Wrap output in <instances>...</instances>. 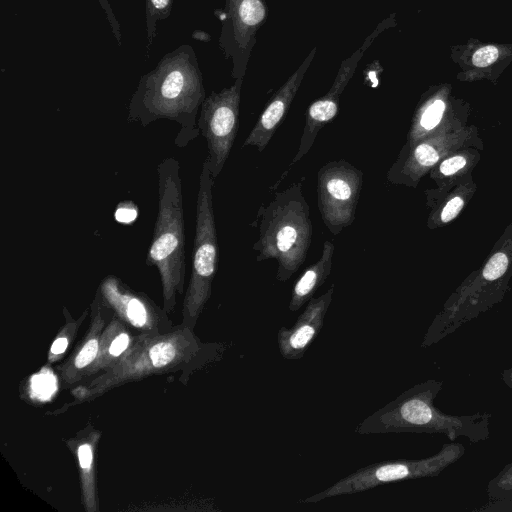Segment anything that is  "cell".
I'll use <instances>...</instances> for the list:
<instances>
[{"label": "cell", "instance_id": "1", "mask_svg": "<svg viewBox=\"0 0 512 512\" xmlns=\"http://www.w3.org/2000/svg\"><path fill=\"white\" fill-rule=\"evenodd\" d=\"M206 98L193 47L182 44L166 53L140 77L127 105V121L147 127L157 120L179 124L175 145L185 148L200 135L197 116Z\"/></svg>", "mask_w": 512, "mask_h": 512}, {"label": "cell", "instance_id": "2", "mask_svg": "<svg viewBox=\"0 0 512 512\" xmlns=\"http://www.w3.org/2000/svg\"><path fill=\"white\" fill-rule=\"evenodd\" d=\"M443 381L428 379L402 392L394 400L366 417L355 428L360 435L386 433L444 434L455 441L465 437L470 442L485 441L490 436V419L486 412L450 415L434 405Z\"/></svg>", "mask_w": 512, "mask_h": 512}, {"label": "cell", "instance_id": "3", "mask_svg": "<svg viewBox=\"0 0 512 512\" xmlns=\"http://www.w3.org/2000/svg\"><path fill=\"white\" fill-rule=\"evenodd\" d=\"M259 238L253 245L256 260L274 259L276 279L287 281L306 259L311 239L310 209L298 181L277 192L257 213Z\"/></svg>", "mask_w": 512, "mask_h": 512}, {"label": "cell", "instance_id": "4", "mask_svg": "<svg viewBox=\"0 0 512 512\" xmlns=\"http://www.w3.org/2000/svg\"><path fill=\"white\" fill-rule=\"evenodd\" d=\"M158 213L146 264L160 274L166 299L182 290L185 277V227L180 165L174 157L157 165Z\"/></svg>", "mask_w": 512, "mask_h": 512}, {"label": "cell", "instance_id": "5", "mask_svg": "<svg viewBox=\"0 0 512 512\" xmlns=\"http://www.w3.org/2000/svg\"><path fill=\"white\" fill-rule=\"evenodd\" d=\"M464 453L465 447L459 442L452 441L444 444L436 454L426 458L372 463L338 480L332 486L299 500V503L313 504L336 496L367 491L387 483L436 477L455 464Z\"/></svg>", "mask_w": 512, "mask_h": 512}, {"label": "cell", "instance_id": "6", "mask_svg": "<svg viewBox=\"0 0 512 512\" xmlns=\"http://www.w3.org/2000/svg\"><path fill=\"white\" fill-rule=\"evenodd\" d=\"M214 181L204 160L199 177L192 273L187 296L191 309L200 308L209 298L212 280L218 267L219 248L212 201Z\"/></svg>", "mask_w": 512, "mask_h": 512}, {"label": "cell", "instance_id": "7", "mask_svg": "<svg viewBox=\"0 0 512 512\" xmlns=\"http://www.w3.org/2000/svg\"><path fill=\"white\" fill-rule=\"evenodd\" d=\"M243 80L235 79L231 86L211 92L199 111L197 126L207 143L205 161L214 179L222 171L237 135Z\"/></svg>", "mask_w": 512, "mask_h": 512}, {"label": "cell", "instance_id": "8", "mask_svg": "<svg viewBox=\"0 0 512 512\" xmlns=\"http://www.w3.org/2000/svg\"><path fill=\"white\" fill-rule=\"evenodd\" d=\"M362 185L363 172L345 160L328 162L319 169L318 209L333 235L353 223Z\"/></svg>", "mask_w": 512, "mask_h": 512}, {"label": "cell", "instance_id": "9", "mask_svg": "<svg viewBox=\"0 0 512 512\" xmlns=\"http://www.w3.org/2000/svg\"><path fill=\"white\" fill-rule=\"evenodd\" d=\"M268 9L264 0H226L219 46L232 61V78H244L256 43V33L265 22Z\"/></svg>", "mask_w": 512, "mask_h": 512}, {"label": "cell", "instance_id": "10", "mask_svg": "<svg viewBox=\"0 0 512 512\" xmlns=\"http://www.w3.org/2000/svg\"><path fill=\"white\" fill-rule=\"evenodd\" d=\"M315 55L316 47L310 51L296 71L269 100L245 139L243 147L254 146L259 152L266 148L277 128L283 122Z\"/></svg>", "mask_w": 512, "mask_h": 512}, {"label": "cell", "instance_id": "11", "mask_svg": "<svg viewBox=\"0 0 512 512\" xmlns=\"http://www.w3.org/2000/svg\"><path fill=\"white\" fill-rule=\"evenodd\" d=\"M333 292L334 285L319 297L312 298L292 327L279 329L277 344L284 359L300 360L304 356L323 327Z\"/></svg>", "mask_w": 512, "mask_h": 512}, {"label": "cell", "instance_id": "12", "mask_svg": "<svg viewBox=\"0 0 512 512\" xmlns=\"http://www.w3.org/2000/svg\"><path fill=\"white\" fill-rule=\"evenodd\" d=\"M334 249L333 242L325 241L319 260L307 267L298 278L288 306L291 312L298 311L305 303L309 302L317 289L329 277L332 271Z\"/></svg>", "mask_w": 512, "mask_h": 512}, {"label": "cell", "instance_id": "13", "mask_svg": "<svg viewBox=\"0 0 512 512\" xmlns=\"http://www.w3.org/2000/svg\"><path fill=\"white\" fill-rule=\"evenodd\" d=\"M174 0H145V28L147 48L157 35L158 23L169 18Z\"/></svg>", "mask_w": 512, "mask_h": 512}, {"label": "cell", "instance_id": "14", "mask_svg": "<svg viewBox=\"0 0 512 512\" xmlns=\"http://www.w3.org/2000/svg\"><path fill=\"white\" fill-rule=\"evenodd\" d=\"M486 492L489 502L512 497V462L488 482Z\"/></svg>", "mask_w": 512, "mask_h": 512}, {"label": "cell", "instance_id": "15", "mask_svg": "<svg viewBox=\"0 0 512 512\" xmlns=\"http://www.w3.org/2000/svg\"><path fill=\"white\" fill-rule=\"evenodd\" d=\"M411 159L415 167L425 168L434 165L439 159V154L431 144L423 142L413 149Z\"/></svg>", "mask_w": 512, "mask_h": 512}, {"label": "cell", "instance_id": "16", "mask_svg": "<svg viewBox=\"0 0 512 512\" xmlns=\"http://www.w3.org/2000/svg\"><path fill=\"white\" fill-rule=\"evenodd\" d=\"M444 108V102L440 99L428 105L420 115L419 126L426 131L433 129L440 122Z\"/></svg>", "mask_w": 512, "mask_h": 512}, {"label": "cell", "instance_id": "17", "mask_svg": "<svg viewBox=\"0 0 512 512\" xmlns=\"http://www.w3.org/2000/svg\"><path fill=\"white\" fill-rule=\"evenodd\" d=\"M508 258L502 253L494 254L485 265L482 276L487 281H494L500 278L507 270Z\"/></svg>", "mask_w": 512, "mask_h": 512}, {"label": "cell", "instance_id": "18", "mask_svg": "<svg viewBox=\"0 0 512 512\" xmlns=\"http://www.w3.org/2000/svg\"><path fill=\"white\" fill-rule=\"evenodd\" d=\"M175 348L171 343L162 342L155 344L149 351L152 364L156 368L167 365L175 357Z\"/></svg>", "mask_w": 512, "mask_h": 512}, {"label": "cell", "instance_id": "19", "mask_svg": "<svg viewBox=\"0 0 512 512\" xmlns=\"http://www.w3.org/2000/svg\"><path fill=\"white\" fill-rule=\"evenodd\" d=\"M31 388L39 398H48L56 389V380L51 373L36 375L31 380Z\"/></svg>", "mask_w": 512, "mask_h": 512}, {"label": "cell", "instance_id": "20", "mask_svg": "<svg viewBox=\"0 0 512 512\" xmlns=\"http://www.w3.org/2000/svg\"><path fill=\"white\" fill-rule=\"evenodd\" d=\"M498 58V49L495 46L479 48L472 56V63L477 67H486Z\"/></svg>", "mask_w": 512, "mask_h": 512}, {"label": "cell", "instance_id": "21", "mask_svg": "<svg viewBox=\"0 0 512 512\" xmlns=\"http://www.w3.org/2000/svg\"><path fill=\"white\" fill-rule=\"evenodd\" d=\"M98 350V342L96 339L89 340L78 353L75 359V365L83 368L88 365L96 356Z\"/></svg>", "mask_w": 512, "mask_h": 512}, {"label": "cell", "instance_id": "22", "mask_svg": "<svg viewBox=\"0 0 512 512\" xmlns=\"http://www.w3.org/2000/svg\"><path fill=\"white\" fill-rule=\"evenodd\" d=\"M98 2L101 5V8L103 9V11L105 13L107 21L109 22L113 36L115 37L118 45L121 46L122 36H121L120 24H119L118 20L116 19V16H115L108 0H98Z\"/></svg>", "mask_w": 512, "mask_h": 512}, {"label": "cell", "instance_id": "23", "mask_svg": "<svg viewBox=\"0 0 512 512\" xmlns=\"http://www.w3.org/2000/svg\"><path fill=\"white\" fill-rule=\"evenodd\" d=\"M137 217V207L131 201H125L119 203L116 212L115 218L118 222L121 223H131Z\"/></svg>", "mask_w": 512, "mask_h": 512}, {"label": "cell", "instance_id": "24", "mask_svg": "<svg viewBox=\"0 0 512 512\" xmlns=\"http://www.w3.org/2000/svg\"><path fill=\"white\" fill-rule=\"evenodd\" d=\"M463 200L460 197L452 198L443 208L441 213V220L449 222L455 218L463 207Z\"/></svg>", "mask_w": 512, "mask_h": 512}, {"label": "cell", "instance_id": "25", "mask_svg": "<svg viewBox=\"0 0 512 512\" xmlns=\"http://www.w3.org/2000/svg\"><path fill=\"white\" fill-rule=\"evenodd\" d=\"M465 164L466 160L464 157L454 156L442 162V164L440 165V172L443 175H452L461 168H463Z\"/></svg>", "mask_w": 512, "mask_h": 512}, {"label": "cell", "instance_id": "26", "mask_svg": "<svg viewBox=\"0 0 512 512\" xmlns=\"http://www.w3.org/2000/svg\"><path fill=\"white\" fill-rule=\"evenodd\" d=\"M128 344L129 337L126 334H121L112 341L109 353L113 356H118L127 348Z\"/></svg>", "mask_w": 512, "mask_h": 512}, {"label": "cell", "instance_id": "27", "mask_svg": "<svg viewBox=\"0 0 512 512\" xmlns=\"http://www.w3.org/2000/svg\"><path fill=\"white\" fill-rule=\"evenodd\" d=\"M80 466L83 469H89L92 461V452L88 444H83L78 449Z\"/></svg>", "mask_w": 512, "mask_h": 512}, {"label": "cell", "instance_id": "28", "mask_svg": "<svg viewBox=\"0 0 512 512\" xmlns=\"http://www.w3.org/2000/svg\"><path fill=\"white\" fill-rule=\"evenodd\" d=\"M67 339L66 338H58L57 340L54 341V343L52 344V347H51V352L53 354H60L62 352L65 351L66 347H67Z\"/></svg>", "mask_w": 512, "mask_h": 512}, {"label": "cell", "instance_id": "29", "mask_svg": "<svg viewBox=\"0 0 512 512\" xmlns=\"http://www.w3.org/2000/svg\"><path fill=\"white\" fill-rule=\"evenodd\" d=\"M501 377L506 386L512 390V366L503 370Z\"/></svg>", "mask_w": 512, "mask_h": 512}]
</instances>
